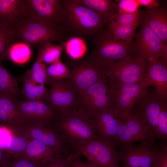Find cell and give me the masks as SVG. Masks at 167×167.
Instances as JSON below:
<instances>
[{
	"label": "cell",
	"instance_id": "27",
	"mask_svg": "<svg viewBox=\"0 0 167 167\" xmlns=\"http://www.w3.org/2000/svg\"><path fill=\"white\" fill-rule=\"evenodd\" d=\"M124 122L135 142H142L155 140L145 126L130 114L127 115Z\"/></svg>",
	"mask_w": 167,
	"mask_h": 167
},
{
	"label": "cell",
	"instance_id": "26",
	"mask_svg": "<svg viewBox=\"0 0 167 167\" xmlns=\"http://www.w3.org/2000/svg\"><path fill=\"white\" fill-rule=\"evenodd\" d=\"M17 40L16 38L8 47L6 58L16 63H23L28 61L31 56V46L20 39L19 41Z\"/></svg>",
	"mask_w": 167,
	"mask_h": 167
},
{
	"label": "cell",
	"instance_id": "20",
	"mask_svg": "<svg viewBox=\"0 0 167 167\" xmlns=\"http://www.w3.org/2000/svg\"><path fill=\"white\" fill-rule=\"evenodd\" d=\"M15 100L0 94V125L12 129L23 122L22 116Z\"/></svg>",
	"mask_w": 167,
	"mask_h": 167
},
{
	"label": "cell",
	"instance_id": "25",
	"mask_svg": "<svg viewBox=\"0 0 167 167\" xmlns=\"http://www.w3.org/2000/svg\"><path fill=\"white\" fill-rule=\"evenodd\" d=\"M18 79L13 76L0 62V94L14 99H19L20 96Z\"/></svg>",
	"mask_w": 167,
	"mask_h": 167
},
{
	"label": "cell",
	"instance_id": "22",
	"mask_svg": "<svg viewBox=\"0 0 167 167\" xmlns=\"http://www.w3.org/2000/svg\"><path fill=\"white\" fill-rule=\"evenodd\" d=\"M146 77L158 92L167 96V66L159 60L146 61Z\"/></svg>",
	"mask_w": 167,
	"mask_h": 167
},
{
	"label": "cell",
	"instance_id": "28",
	"mask_svg": "<svg viewBox=\"0 0 167 167\" xmlns=\"http://www.w3.org/2000/svg\"><path fill=\"white\" fill-rule=\"evenodd\" d=\"M37 45V54L31 67L26 72L39 84L46 85L48 84L49 78L46 66L41 56L42 45Z\"/></svg>",
	"mask_w": 167,
	"mask_h": 167
},
{
	"label": "cell",
	"instance_id": "14",
	"mask_svg": "<svg viewBox=\"0 0 167 167\" xmlns=\"http://www.w3.org/2000/svg\"><path fill=\"white\" fill-rule=\"evenodd\" d=\"M113 145L97 139L90 140L77 148L75 155L83 156L99 167H121L118 152Z\"/></svg>",
	"mask_w": 167,
	"mask_h": 167
},
{
	"label": "cell",
	"instance_id": "30",
	"mask_svg": "<svg viewBox=\"0 0 167 167\" xmlns=\"http://www.w3.org/2000/svg\"><path fill=\"white\" fill-rule=\"evenodd\" d=\"M143 21V11L139 10L133 13L118 12L109 24V26L141 24Z\"/></svg>",
	"mask_w": 167,
	"mask_h": 167
},
{
	"label": "cell",
	"instance_id": "3",
	"mask_svg": "<svg viewBox=\"0 0 167 167\" xmlns=\"http://www.w3.org/2000/svg\"><path fill=\"white\" fill-rule=\"evenodd\" d=\"M69 79L80 96L91 86L106 75V63L91 54L69 62Z\"/></svg>",
	"mask_w": 167,
	"mask_h": 167
},
{
	"label": "cell",
	"instance_id": "18",
	"mask_svg": "<svg viewBox=\"0 0 167 167\" xmlns=\"http://www.w3.org/2000/svg\"><path fill=\"white\" fill-rule=\"evenodd\" d=\"M143 11V21L158 36L163 44H167V11L160 5Z\"/></svg>",
	"mask_w": 167,
	"mask_h": 167
},
{
	"label": "cell",
	"instance_id": "9",
	"mask_svg": "<svg viewBox=\"0 0 167 167\" xmlns=\"http://www.w3.org/2000/svg\"><path fill=\"white\" fill-rule=\"evenodd\" d=\"M106 75L112 81L122 84H132L143 80L146 77V61L135 56L116 61L105 62Z\"/></svg>",
	"mask_w": 167,
	"mask_h": 167
},
{
	"label": "cell",
	"instance_id": "11",
	"mask_svg": "<svg viewBox=\"0 0 167 167\" xmlns=\"http://www.w3.org/2000/svg\"><path fill=\"white\" fill-rule=\"evenodd\" d=\"M62 2L63 0H24V19L62 27Z\"/></svg>",
	"mask_w": 167,
	"mask_h": 167
},
{
	"label": "cell",
	"instance_id": "39",
	"mask_svg": "<svg viewBox=\"0 0 167 167\" xmlns=\"http://www.w3.org/2000/svg\"><path fill=\"white\" fill-rule=\"evenodd\" d=\"M11 158L7 151L6 139L0 130V167H7L11 161Z\"/></svg>",
	"mask_w": 167,
	"mask_h": 167
},
{
	"label": "cell",
	"instance_id": "29",
	"mask_svg": "<svg viewBox=\"0 0 167 167\" xmlns=\"http://www.w3.org/2000/svg\"><path fill=\"white\" fill-rule=\"evenodd\" d=\"M10 130V133L7 148L8 152L11 157L15 159L20 156L23 154L29 139Z\"/></svg>",
	"mask_w": 167,
	"mask_h": 167
},
{
	"label": "cell",
	"instance_id": "10",
	"mask_svg": "<svg viewBox=\"0 0 167 167\" xmlns=\"http://www.w3.org/2000/svg\"><path fill=\"white\" fill-rule=\"evenodd\" d=\"M119 161L123 165L135 167H153L158 159L161 145L156 140L141 142L136 145L129 143L119 147Z\"/></svg>",
	"mask_w": 167,
	"mask_h": 167
},
{
	"label": "cell",
	"instance_id": "8",
	"mask_svg": "<svg viewBox=\"0 0 167 167\" xmlns=\"http://www.w3.org/2000/svg\"><path fill=\"white\" fill-rule=\"evenodd\" d=\"M93 46L91 54L106 62L116 61L135 55V42L116 39L108 28L92 41Z\"/></svg>",
	"mask_w": 167,
	"mask_h": 167
},
{
	"label": "cell",
	"instance_id": "31",
	"mask_svg": "<svg viewBox=\"0 0 167 167\" xmlns=\"http://www.w3.org/2000/svg\"><path fill=\"white\" fill-rule=\"evenodd\" d=\"M84 41L78 38L71 37L62 43L67 54L74 60L84 57L86 49Z\"/></svg>",
	"mask_w": 167,
	"mask_h": 167
},
{
	"label": "cell",
	"instance_id": "37",
	"mask_svg": "<svg viewBox=\"0 0 167 167\" xmlns=\"http://www.w3.org/2000/svg\"><path fill=\"white\" fill-rule=\"evenodd\" d=\"M135 140L129 131L128 127L121 118L117 128L115 147H119L125 144L133 143Z\"/></svg>",
	"mask_w": 167,
	"mask_h": 167
},
{
	"label": "cell",
	"instance_id": "2",
	"mask_svg": "<svg viewBox=\"0 0 167 167\" xmlns=\"http://www.w3.org/2000/svg\"><path fill=\"white\" fill-rule=\"evenodd\" d=\"M54 122L72 147L74 153L78 147L97 139L87 118L78 109L59 113Z\"/></svg>",
	"mask_w": 167,
	"mask_h": 167
},
{
	"label": "cell",
	"instance_id": "17",
	"mask_svg": "<svg viewBox=\"0 0 167 167\" xmlns=\"http://www.w3.org/2000/svg\"><path fill=\"white\" fill-rule=\"evenodd\" d=\"M138 32L135 34V55L146 61H157L160 58L163 44L156 34L142 22Z\"/></svg>",
	"mask_w": 167,
	"mask_h": 167
},
{
	"label": "cell",
	"instance_id": "4",
	"mask_svg": "<svg viewBox=\"0 0 167 167\" xmlns=\"http://www.w3.org/2000/svg\"><path fill=\"white\" fill-rule=\"evenodd\" d=\"M15 36L30 46L56 41L65 42L68 35L62 27L54 28L24 19L9 29Z\"/></svg>",
	"mask_w": 167,
	"mask_h": 167
},
{
	"label": "cell",
	"instance_id": "41",
	"mask_svg": "<svg viewBox=\"0 0 167 167\" xmlns=\"http://www.w3.org/2000/svg\"><path fill=\"white\" fill-rule=\"evenodd\" d=\"M41 165L22 158L18 157L11 161L7 167H41Z\"/></svg>",
	"mask_w": 167,
	"mask_h": 167
},
{
	"label": "cell",
	"instance_id": "34",
	"mask_svg": "<svg viewBox=\"0 0 167 167\" xmlns=\"http://www.w3.org/2000/svg\"><path fill=\"white\" fill-rule=\"evenodd\" d=\"M49 65L46 66L49 79L58 80L69 78V69L60 59Z\"/></svg>",
	"mask_w": 167,
	"mask_h": 167
},
{
	"label": "cell",
	"instance_id": "43",
	"mask_svg": "<svg viewBox=\"0 0 167 167\" xmlns=\"http://www.w3.org/2000/svg\"><path fill=\"white\" fill-rule=\"evenodd\" d=\"M81 157V156H74L70 167H99L96 165L89 161H83Z\"/></svg>",
	"mask_w": 167,
	"mask_h": 167
},
{
	"label": "cell",
	"instance_id": "7",
	"mask_svg": "<svg viewBox=\"0 0 167 167\" xmlns=\"http://www.w3.org/2000/svg\"><path fill=\"white\" fill-rule=\"evenodd\" d=\"M166 102L167 96L148 87L130 114L141 122L155 138L160 113Z\"/></svg>",
	"mask_w": 167,
	"mask_h": 167
},
{
	"label": "cell",
	"instance_id": "15",
	"mask_svg": "<svg viewBox=\"0 0 167 167\" xmlns=\"http://www.w3.org/2000/svg\"><path fill=\"white\" fill-rule=\"evenodd\" d=\"M96 138L115 147L116 133L121 118L113 109L86 116Z\"/></svg>",
	"mask_w": 167,
	"mask_h": 167
},
{
	"label": "cell",
	"instance_id": "46",
	"mask_svg": "<svg viewBox=\"0 0 167 167\" xmlns=\"http://www.w3.org/2000/svg\"><path fill=\"white\" fill-rule=\"evenodd\" d=\"M123 167H132V166H130L126 165H123Z\"/></svg>",
	"mask_w": 167,
	"mask_h": 167
},
{
	"label": "cell",
	"instance_id": "42",
	"mask_svg": "<svg viewBox=\"0 0 167 167\" xmlns=\"http://www.w3.org/2000/svg\"><path fill=\"white\" fill-rule=\"evenodd\" d=\"M161 145V148L160 155L153 167H167V145Z\"/></svg>",
	"mask_w": 167,
	"mask_h": 167
},
{
	"label": "cell",
	"instance_id": "19",
	"mask_svg": "<svg viewBox=\"0 0 167 167\" xmlns=\"http://www.w3.org/2000/svg\"><path fill=\"white\" fill-rule=\"evenodd\" d=\"M24 0H0V25L10 29L25 18Z\"/></svg>",
	"mask_w": 167,
	"mask_h": 167
},
{
	"label": "cell",
	"instance_id": "35",
	"mask_svg": "<svg viewBox=\"0 0 167 167\" xmlns=\"http://www.w3.org/2000/svg\"><path fill=\"white\" fill-rule=\"evenodd\" d=\"M156 138L160 141L159 144L167 145V102L163 105L160 113Z\"/></svg>",
	"mask_w": 167,
	"mask_h": 167
},
{
	"label": "cell",
	"instance_id": "36",
	"mask_svg": "<svg viewBox=\"0 0 167 167\" xmlns=\"http://www.w3.org/2000/svg\"><path fill=\"white\" fill-rule=\"evenodd\" d=\"M16 38L9 29L0 25V62L7 59V49Z\"/></svg>",
	"mask_w": 167,
	"mask_h": 167
},
{
	"label": "cell",
	"instance_id": "44",
	"mask_svg": "<svg viewBox=\"0 0 167 167\" xmlns=\"http://www.w3.org/2000/svg\"><path fill=\"white\" fill-rule=\"evenodd\" d=\"M139 6H143L146 8H152L160 5L159 1L157 0H136Z\"/></svg>",
	"mask_w": 167,
	"mask_h": 167
},
{
	"label": "cell",
	"instance_id": "33",
	"mask_svg": "<svg viewBox=\"0 0 167 167\" xmlns=\"http://www.w3.org/2000/svg\"><path fill=\"white\" fill-rule=\"evenodd\" d=\"M139 25L130 24L115 27L108 26V29L116 39L131 42L133 41L136 30Z\"/></svg>",
	"mask_w": 167,
	"mask_h": 167
},
{
	"label": "cell",
	"instance_id": "23",
	"mask_svg": "<svg viewBox=\"0 0 167 167\" xmlns=\"http://www.w3.org/2000/svg\"><path fill=\"white\" fill-rule=\"evenodd\" d=\"M18 79L22 83L20 96L24 101L47 102L48 90L45 85L38 84L27 72Z\"/></svg>",
	"mask_w": 167,
	"mask_h": 167
},
{
	"label": "cell",
	"instance_id": "1",
	"mask_svg": "<svg viewBox=\"0 0 167 167\" xmlns=\"http://www.w3.org/2000/svg\"><path fill=\"white\" fill-rule=\"evenodd\" d=\"M109 25L96 12L75 0H63L61 26L68 36L92 41Z\"/></svg>",
	"mask_w": 167,
	"mask_h": 167
},
{
	"label": "cell",
	"instance_id": "13",
	"mask_svg": "<svg viewBox=\"0 0 167 167\" xmlns=\"http://www.w3.org/2000/svg\"><path fill=\"white\" fill-rule=\"evenodd\" d=\"M111 81L114 94V109L124 121L145 89L150 86V83L147 77L142 81L132 84Z\"/></svg>",
	"mask_w": 167,
	"mask_h": 167
},
{
	"label": "cell",
	"instance_id": "38",
	"mask_svg": "<svg viewBox=\"0 0 167 167\" xmlns=\"http://www.w3.org/2000/svg\"><path fill=\"white\" fill-rule=\"evenodd\" d=\"M74 156L72 154H58L41 167H70Z\"/></svg>",
	"mask_w": 167,
	"mask_h": 167
},
{
	"label": "cell",
	"instance_id": "16",
	"mask_svg": "<svg viewBox=\"0 0 167 167\" xmlns=\"http://www.w3.org/2000/svg\"><path fill=\"white\" fill-rule=\"evenodd\" d=\"M15 101L23 117V123H52L59 113L47 102L27 101L19 99Z\"/></svg>",
	"mask_w": 167,
	"mask_h": 167
},
{
	"label": "cell",
	"instance_id": "45",
	"mask_svg": "<svg viewBox=\"0 0 167 167\" xmlns=\"http://www.w3.org/2000/svg\"><path fill=\"white\" fill-rule=\"evenodd\" d=\"M159 61L167 66V44H163L160 53Z\"/></svg>",
	"mask_w": 167,
	"mask_h": 167
},
{
	"label": "cell",
	"instance_id": "5",
	"mask_svg": "<svg viewBox=\"0 0 167 167\" xmlns=\"http://www.w3.org/2000/svg\"><path fill=\"white\" fill-rule=\"evenodd\" d=\"M11 130L50 147L58 154H73V149L54 123H23Z\"/></svg>",
	"mask_w": 167,
	"mask_h": 167
},
{
	"label": "cell",
	"instance_id": "12",
	"mask_svg": "<svg viewBox=\"0 0 167 167\" xmlns=\"http://www.w3.org/2000/svg\"><path fill=\"white\" fill-rule=\"evenodd\" d=\"M50 88L48 90L47 102L60 113L78 108L79 95L68 78L60 80L49 79Z\"/></svg>",
	"mask_w": 167,
	"mask_h": 167
},
{
	"label": "cell",
	"instance_id": "6",
	"mask_svg": "<svg viewBox=\"0 0 167 167\" xmlns=\"http://www.w3.org/2000/svg\"><path fill=\"white\" fill-rule=\"evenodd\" d=\"M114 94L111 81L106 75L79 96L77 109L85 115L113 109Z\"/></svg>",
	"mask_w": 167,
	"mask_h": 167
},
{
	"label": "cell",
	"instance_id": "21",
	"mask_svg": "<svg viewBox=\"0 0 167 167\" xmlns=\"http://www.w3.org/2000/svg\"><path fill=\"white\" fill-rule=\"evenodd\" d=\"M55 150L38 141L29 139L22 158L42 165L52 160L57 154Z\"/></svg>",
	"mask_w": 167,
	"mask_h": 167
},
{
	"label": "cell",
	"instance_id": "32",
	"mask_svg": "<svg viewBox=\"0 0 167 167\" xmlns=\"http://www.w3.org/2000/svg\"><path fill=\"white\" fill-rule=\"evenodd\" d=\"M64 49V46L62 43L59 45H55L51 43L42 44L41 56L42 60L45 65L60 59Z\"/></svg>",
	"mask_w": 167,
	"mask_h": 167
},
{
	"label": "cell",
	"instance_id": "40",
	"mask_svg": "<svg viewBox=\"0 0 167 167\" xmlns=\"http://www.w3.org/2000/svg\"><path fill=\"white\" fill-rule=\"evenodd\" d=\"M118 12L133 13L138 10L140 6L136 0H121L118 4Z\"/></svg>",
	"mask_w": 167,
	"mask_h": 167
},
{
	"label": "cell",
	"instance_id": "24",
	"mask_svg": "<svg viewBox=\"0 0 167 167\" xmlns=\"http://www.w3.org/2000/svg\"><path fill=\"white\" fill-rule=\"evenodd\" d=\"M93 10L99 14L109 24L117 13L118 6L116 1L112 0H75Z\"/></svg>",
	"mask_w": 167,
	"mask_h": 167
}]
</instances>
